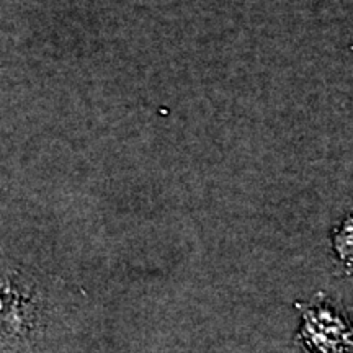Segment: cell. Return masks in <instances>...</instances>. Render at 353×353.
I'll return each instance as SVG.
<instances>
[{
	"mask_svg": "<svg viewBox=\"0 0 353 353\" xmlns=\"http://www.w3.org/2000/svg\"><path fill=\"white\" fill-rule=\"evenodd\" d=\"M304 347L307 353H350V329L327 307H309L304 312Z\"/></svg>",
	"mask_w": 353,
	"mask_h": 353,
	"instance_id": "6da1fadb",
	"label": "cell"
}]
</instances>
